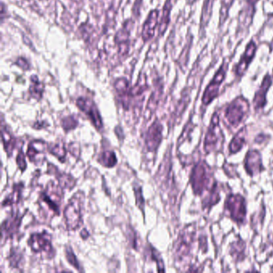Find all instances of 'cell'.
Segmentation results:
<instances>
[{"label":"cell","mask_w":273,"mask_h":273,"mask_svg":"<svg viewBox=\"0 0 273 273\" xmlns=\"http://www.w3.org/2000/svg\"><path fill=\"white\" fill-rule=\"evenodd\" d=\"M84 193L79 191L74 194L64 211L67 228L76 231L83 225V211L84 206Z\"/></svg>","instance_id":"6da1fadb"},{"label":"cell","mask_w":273,"mask_h":273,"mask_svg":"<svg viewBox=\"0 0 273 273\" xmlns=\"http://www.w3.org/2000/svg\"><path fill=\"white\" fill-rule=\"evenodd\" d=\"M60 184L53 181L47 184L45 190L39 195V205L40 209L45 211V215L50 214V217L60 216V205L62 201L63 193Z\"/></svg>","instance_id":"7a4b0ae2"},{"label":"cell","mask_w":273,"mask_h":273,"mask_svg":"<svg viewBox=\"0 0 273 273\" xmlns=\"http://www.w3.org/2000/svg\"><path fill=\"white\" fill-rule=\"evenodd\" d=\"M211 173L209 166L204 161L196 163L193 168L190 176V184L193 193L196 195H202L205 191H209L213 187L211 184Z\"/></svg>","instance_id":"3957f363"},{"label":"cell","mask_w":273,"mask_h":273,"mask_svg":"<svg viewBox=\"0 0 273 273\" xmlns=\"http://www.w3.org/2000/svg\"><path fill=\"white\" fill-rule=\"evenodd\" d=\"M249 103L243 96H238L227 105L225 112V117L230 126H239L243 118L249 112Z\"/></svg>","instance_id":"277c9868"},{"label":"cell","mask_w":273,"mask_h":273,"mask_svg":"<svg viewBox=\"0 0 273 273\" xmlns=\"http://www.w3.org/2000/svg\"><path fill=\"white\" fill-rule=\"evenodd\" d=\"M225 210L232 221L243 225L245 222L247 207L245 199L241 195H229L225 200Z\"/></svg>","instance_id":"5b68a950"},{"label":"cell","mask_w":273,"mask_h":273,"mask_svg":"<svg viewBox=\"0 0 273 273\" xmlns=\"http://www.w3.org/2000/svg\"><path fill=\"white\" fill-rule=\"evenodd\" d=\"M222 130L219 125V116L217 113H215L211 118L210 126L207 132L205 140V151L206 153L215 152L216 150H221L223 144Z\"/></svg>","instance_id":"8992f818"},{"label":"cell","mask_w":273,"mask_h":273,"mask_svg":"<svg viewBox=\"0 0 273 273\" xmlns=\"http://www.w3.org/2000/svg\"><path fill=\"white\" fill-rule=\"evenodd\" d=\"M227 69H228V64L224 63L218 69V71H216V73L215 74L212 80L210 81L209 85L207 86L203 95L202 103L204 105H209L218 96L220 87L225 80Z\"/></svg>","instance_id":"52a82bcc"},{"label":"cell","mask_w":273,"mask_h":273,"mask_svg":"<svg viewBox=\"0 0 273 273\" xmlns=\"http://www.w3.org/2000/svg\"><path fill=\"white\" fill-rule=\"evenodd\" d=\"M28 243L34 253H46L48 258H51L55 255L51 236L45 231L31 235Z\"/></svg>","instance_id":"ba28073f"},{"label":"cell","mask_w":273,"mask_h":273,"mask_svg":"<svg viewBox=\"0 0 273 273\" xmlns=\"http://www.w3.org/2000/svg\"><path fill=\"white\" fill-rule=\"evenodd\" d=\"M76 105L81 112H83L89 118L95 128L98 131H101L103 128V120L96 103L87 97H80L76 100Z\"/></svg>","instance_id":"9c48e42d"},{"label":"cell","mask_w":273,"mask_h":273,"mask_svg":"<svg viewBox=\"0 0 273 273\" xmlns=\"http://www.w3.org/2000/svg\"><path fill=\"white\" fill-rule=\"evenodd\" d=\"M259 0H246L242 9L240 12L238 18L237 34L242 35L248 32V28H250L253 23V17L255 15L256 7Z\"/></svg>","instance_id":"30bf717a"},{"label":"cell","mask_w":273,"mask_h":273,"mask_svg":"<svg viewBox=\"0 0 273 273\" xmlns=\"http://www.w3.org/2000/svg\"><path fill=\"white\" fill-rule=\"evenodd\" d=\"M257 46L254 40H251L246 47L245 51L241 55V60L233 67V73L237 79L241 77L246 73L251 63L253 62L257 53Z\"/></svg>","instance_id":"8fae6325"},{"label":"cell","mask_w":273,"mask_h":273,"mask_svg":"<svg viewBox=\"0 0 273 273\" xmlns=\"http://www.w3.org/2000/svg\"><path fill=\"white\" fill-rule=\"evenodd\" d=\"M163 125L159 120H156L147 129L145 145L149 152H156L163 140Z\"/></svg>","instance_id":"7c38bea8"},{"label":"cell","mask_w":273,"mask_h":273,"mask_svg":"<svg viewBox=\"0 0 273 273\" xmlns=\"http://www.w3.org/2000/svg\"><path fill=\"white\" fill-rule=\"evenodd\" d=\"M193 236V232H191L189 229H184L179 234L174 245L175 257L178 261H182V259L190 253Z\"/></svg>","instance_id":"4fadbf2b"},{"label":"cell","mask_w":273,"mask_h":273,"mask_svg":"<svg viewBox=\"0 0 273 273\" xmlns=\"http://www.w3.org/2000/svg\"><path fill=\"white\" fill-rule=\"evenodd\" d=\"M45 150L46 143L42 140H33L28 145L27 156L34 165H42L46 160Z\"/></svg>","instance_id":"5bb4252c"},{"label":"cell","mask_w":273,"mask_h":273,"mask_svg":"<svg viewBox=\"0 0 273 273\" xmlns=\"http://www.w3.org/2000/svg\"><path fill=\"white\" fill-rule=\"evenodd\" d=\"M244 168L246 172L251 177L259 174L264 170V168L262 163L261 154L257 150H249L246 154L244 160Z\"/></svg>","instance_id":"9a60e30c"},{"label":"cell","mask_w":273,"mask_h":273,"mask_svg":"<svg viewBox=\"0 0 273 273\" xmlns=\"http://www.w3.org/2000/svg\"><path fill=\"white\" fill-rule=\"evenodd\" d=\"M22 218L23 216H21L20 213L13 212L2 223V240L4 237L6 239H11L18 233L22 224Z\"/></svg>","instance_id":"2e32d148"},{"label":"cell","mask_w":273,"mask_h":273,"mask_svg":"<svg viewBox=\"0 0 273 273\" xmlns=\"http://www.w3.org/2000/svg\"><path fill=\"white\" fill-rule=\"evenodd\" d=\"M272 83H273V78L269 74H267L266 76H264L259 89L257 90V92H256L255 96L253 99V104H254L256 110L262 109L266 105L267 93L269 92Z\"/></svg>","instance_id":"e0dca14e"},{"label":"cell","mask_w":273,"mask_h":273,"mask_svg":"<svg viewBox=\"0 0 273 273\" xmlns=\"http://www.w3.org/2000/svg\"><path fill=\"white\" fill-rule=\"evenodd\" d=\"M129 21L126 22L124 27L115 34V44H117L119 48V54L121 56H125L129 52L130 46V32L131 28L129 26Z\"/></svg>","instance_id":"ac0fdd59"},{"label":"cell","mask_w":273,"mask_h":273,"mask_svg":"<svg viewBox=\"0 0 273 273\" xmlns=\"http://www.w3.org/2000/svg\"><path fill=\"white\" fill-rule=\"evenodd\" d=\"M159 12L157 10H152L150 12L147 19L144 23L142 30V39L145 42L149 41L155 34L156 27L158 25Z\"/></svg>","instance_id":"d6986e66"},{"label":"cell","mask_w":273,"mask_h":273,"mask_svg":"<svg viewBox=\"0 0 273 273\" xmlns=\"http://www.w3.org/2000/svg\"><path fill=\"white\" fill-rule=\"evenodd\" d=\"M48 173L55 175L58 180V184H60V186L63 189L71 190L76 186V180L72 176L67 174V173H62V172H59L57 168L52 165V163L51 164L48 163Z\"/></svg>","instance_id":"ffe728a7"},{"label":"cell","mask_w":273,"mask_h":273,"mask_svg":"<svg viewBox=\"0 0 273 273\" xmlns=\"http://www.w3.org/2000/svg\"><path fill=\"white\" fill-rule=\"evenodd\" d=\"M2 141L5 152L10 157L16 147V139L8 130L7 127L4 125H2Z\"/></svg>","instance_id":"44dd1931"},{"label":"cell","mask_w":273,"mask_h":273,"mask_svg":"<svg viewBox=\"0 0 273 273\" xmlns=\"http://www.w3.org/2000/svg\"><path fill=\"white\" fill-rule=\"evenodd\" d=\"M23 189V184L22 182L15 184L14 187H13V191L2 201V207L11 206V205L18 204L20 201Z\"/></svg>","instance_id":"7402d4cb"},{"label":"cell","mask_w":273,"mask_h":273,"mask_svg":"<svg viewBox=\"0 0 273 273\" xmlns=\"http://www.w3.org/2000/svg\"><path fill=\"white\" fill-rule=\"evenodd\" d=\"M245 135V128H243L234 136L228 147L230 154L237 153L243 148L246 143Z\"/></svg>","instance_id":"603a6c76"},{"label":"cell","mask_w":273,"mask_h":273,"mask_svg":"<svg viewBox=\"0 0 273 273\" xmlns=\"http://www.w3.org/2000/svg\"><path fill=\"white\" fill-rule=\"evenodd\" d=\"M172 5L171 0H166L165 4L163 6V14L161 17L160 27H159V33L160 35H163L165 33L168 24L170 23V13Z\"/></svg>","instance_id":"cb8c5ba5"},{"label":"cell","mask_w":273,"mask_h":273,"mask_svg":"<svg viewBox=\"0 0 273 273\" xmlns=\"http://www.w3.org/2000/svg\"><path fill=\"white\" fill-rule=\"evenodd\" d=\"M9 261V265L12 269H18L22 271L23 268V255L18 248H12L10 252L9 257H7Z\"/></svg>","instance_id":"d4e9b609"},{"label":"cell","mask_w":273,"mask_h":273,"mask_svg":"<svg viewBox=\"0 0 273 273\" xmlns=\"http://www.w3.org/2000/svg\"><path fill=\"white\" fill-rule=\"evenodd\" d=\"M214 2L215 0H205L203 4L201 18H200V29L204 30L209 23L212 15Z\"/></svg>","instance_id":"484cf974"},{"label":"cell","mask_w":273,"mask_h":273,"mask_svg":"<svg viewBox=\"0 0 273 273\" xmlns=\"http://www.w3.org/2000/svg\"><path fill=\"white\" fill-rule=\"evenodd\" d=\"M209 195L203 200V208L204 209H211V207L216 205L217 203L221 200L220 194H219L218 188H217V184L215 183L213 187L209 191Z\"/></svg>","instance_id":"4316f807"},{"label":"cell","mask_w":273,"mask_h":273,"mask_svg":"<svg viewBox=\"0 0 273 273\" xmlns=\"http://www.w3.org/2000/svg\"><path fill=\"white\" fill-rule=\"evenodd\" d=\"M98 162L105 168H113L117 163L116 155L112 151H105L101 152L99 154Z\"/></svg>","instance_id":"83f0119b"},{"label":"cell","mask_w":273,"mask_h":273,"mask_svg":"<svg viewBox=\"0 0 273 273\" xmlns=\"http://www.w3.org/2000/svg\"><path fill=\"white\" fill-rule=\"evenodd\" d=\"M48 151L51 155L55 156L61 163H64L65 159L67 156V150H66L64 143L57 142L50 145L48 147Z\"/></svg>","instance_id":"f1b7e54d"},{"label":"cell","mask_w":273,"mask_h":273,"mask_svg":"<svg viewBox=\"0 0 273 273\" xmlns=\"http://www.w3.org/2000/svg\"><path fill=\"white\" fill-rule=\"evenodd\" d=\"M44 89V85L40 83V81L39 80V79L37 78V76H32L31 77V86L29 88L31 96L36 100H39L43 96Z\"/></svg>","instance_id":"f546056e"},{"label":"cell","mask_w":273,"mask_h":273,"mask_svg":"<svg viewBox=\"0 0 273 273\" xmlns=\"http://www.w3.org/2000/svg\"><path fill=\"white\" fill-rule=\"evenodd\" d=\"M78 125V118L76 115H67L61 120V126L66 132L75 130Z\"/></svg>","instance_id":"4dcf8cb0"},{"label":"cell","mask_w":273,"mask_h":273,"mask_svg":"<svg viewBox=\"0 0 273 273\" xmlns=\"http://www.w3.org/2000/svg\"><path fill=\"white\" fill-rule=\"evenodd\" d=\"M244 246L245 243L243 241H237L231 244V250L230 253L232 257H234L235 259H237V261H241V259H243L241 256L244 257Z\"/></svg>","instance_id":"1f68e13d"},{"label":"cell","mask_w":273,"mask_h":273,"mask_svg":"<svg viewBox=\"0 0 273 273\" xmlns=\"http://www.w3.org/2000/svg\"><path fill=\"white\" fill-rule=\"evenodd\" d=\"M65 257L67 259V262L73 267L74 269H76L78 271L82 272L83 270L81 269L80 264L79 263L77 257L74 253L73 249L71 248V246L67 245L65 247Z\"/></svg>","instance_id":"d6a6232c"},{"label":"cell","mask_w":273,"mask_h":273,"mask_svg":"<svg viewBox=\"0 0 273 273\" xmlns=\"http://www.w3.org/2000/svg\"><path fill=\"white\" fill-rule=\"evenodd\" d=\"M234 2V0H221V18H220V27L222 26L227 20L230 8Z\"/></svg>","instance_id":"836d02e7"},{"label":"cell","mask_w":273,"mask_h":273,"mask_svg":"<svg viewBox=\"0 0 273 273\" xmlns=\"http://www.w3.org/2000/svg\"><path fill=\"white\" fill-rule=\"evenodd\" d=\"M134 193L136 197V205L139 208L140 211H142L143 214L145 215V200L143 195L142 187L136 184L133 186Z\"/></svg>","instance_id":"e575fe53"},{"label":"cell","mask_w":273,"mask_h":273,"mask_svg":"<svg viewBox=\"0 0 273 273\" xmlns=\"http://www.w3.org/2000/svg\"><path fill=\"white\" fill-rule=\"evenodd\" d=\"M151 257L154 261H156V265H157V271L164 272V263H163V259L161 257V254L156 248L151 247Z\"/></svg>","instance_id":"d590c367"},{"label":"cell","mask_w":273,"mask_h":273,"mask_svg":"<svg viewBox=\"0 0 273 273\" xmlns=\"http://www.w3.org/2000/svg\"><path fill=\"white\" fill-rule=\"evenodd\" d=\"M16 163L21 172H24V171L27 169L28 166H27V162H26L25 154L23 153L22 150H20L17 155Z\"/></svg>","instance_id":"8d00e7d4"},{"label":"cell","mask_w":273,"mask_h":273,"mask_svg":"<svg viewBox=\"0 0 273 273\" xmlns=\"http://www.w3.org/2000/svg\"><path fill=\"white\" fill-rule=\"evenodd\" d=\"M128 241L130 242V244H131V247L133 249H136L137 250V237H136V231H134L132 227H129L128 230Z\"/></svg>","instance_id":"74e56055"},{"label":"cell","mask_w":273,"mask_h":273,"mask_svg":"<svg viewBox=\"0 0 273 273\" xmlns=\"http://www.w3.org/2000/svg\"><path fill=\"white\" fill-rule=\"evenodd\" d=\"M69 152L75 156L76 158H79L80 156V147L77 143H71L69 145Z\"/></svg>","instance_id":"f35d334b"},{"label":"cell","mask_w":273,"mask_h":273,"mask_svg":"<svg viewBox=\"0 0 273 273\" xmlns=\"http://www.w3.org/2000/svg\"><path fill=\"white\" fill-rule=\"evenodd\" d=\"M16 64L23 70H28L30 68V64H28V60L23 59V58H19L16 62Z\"/></svg>","instance_id":"ab89813d"},{"label":"cell","mask_w":273,"mask_h":273,"mask_svg":"<svg viewBox=\"0 0 273 273\" xmlns=\"http://www.w3.org/2000/svg\"><path fill=\"white\" fill-rule=\"evenodd\" d=\"M48 126L49 124L46 121H37L36 123H34L32 127L33 128L36 129V130H41Z\"/></svg>","instance_id":"60d3db41"},{"label":"cell","mask_w":273,"mask_h":273,"mask_svg":"<svg viewBox=\"0 0 273 273\" xmlns=\"http://www.w3.org/2000/svg\"><path fill=\"white\" fill-rule=\"evenodd\" d=\"M89 232H87V229L83 228L80 232V237L82 239L86 240L87 237H89Z\"/></svg>","instance_id":"b9f144b4"},{"label":"cell","mask_w":273,"mask_h":273,"mask_svg":"<svg viewBox=\"0 0 273 273\" xmlns=\"http://www.w3.org/2000/svg\"><path fill=\"white\" fill-rule=\"evenodd\" d=\"M270 50L273 51V40H272L271 44H270Z\"/></svg>","instance_id":"7bdbcfd3"}]
</instances>
